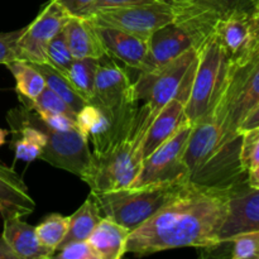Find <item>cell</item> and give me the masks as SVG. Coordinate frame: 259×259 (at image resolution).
Listing matches in <instances>:
<instances>
[{
    "label": "cell",
    "mask_w": 259,
    "mask_h": 259,
    "mask_svg": "<svg viewBox=\"0 0 259 259\" xmlns=\"http://www.w3.org/2000/svg\"><path fill=\"white\" fill-rule=\"evenodd\" d=\"M35 201L22 177L13 168L0 164V214L25 217L34 211Z\"/></svg>",
    "instance_id": "d6986e66"
},
{
    "label": "cell",
    "mask_w": 259,
    "mask_h": 259,
    "mask_svg": "<svg viewBox=\"0 0 259 259\" xmlns=\"http://www.w3.org/2000/svg\"><path fill=\"white\" fill-rule=\"evenodd\" d=\"M235 187L218 189L189 181L153 217L132 230L126 253L148 255L184 247L217 248Z\"/></svg>",
    "instance_id": "6da1fadb"
},
{
    "label": "cell",
    "mask_w": 259,
    "mask_h": 259,
    "mask_svg": "<svg viewBox=\"0 0 259 259\" xmlns=\"http://www.w3.org/2000/svg\"><path fill=\"white\" fill-rule=\"evenodd\" d=\"M98 66L99 60L75 58L67 70L63 72L76 93L88 103H90L94 98V86H95Z\"/></svg>",
    "instance_id": "d4e9b609"
},
{
    "label": "cell",
    "mask_w": 259,
    "mask_h": 259,
    "mask_svg": "<svg viewBox=\"0 0 259 259\" xmlns=\"http://www.w3.org/2000/svg\"><path fill=\"white\" fill-rule=\"evenodd\" d=\"M196 62L197 50L190 48L153 72H139L138 80L134 82L137 99L146 101L153 114L158 113L172 99L186 103Z\"/></svg>",
    "instance_id": "5b68a950"
},
{
    "label": "cell",
    "mask_w": 259,
    "mask_h": 259,
    "mask_svg": "<svg viewBox=\"0 0 259 259\" xmlns=\"http://www.w3.org/2000/svg\"><path fill=\"white\" fill-rule=\"evenodd\" d=\"M94 25L109 58L118 60L128 67L142 71L148 53L149 38L147 39L114 28Z\"/></svg>",
    "instance_id": "9a60e30c"
},
{
    "label": "cell",
    "mask_w": 259,
    "mask_h": 259,
    "mask_svg": "<svg viewBox=\"0 0 259 259\" xmlns=\"http://www.w3.org/2000/svg\"><path fill=\"white\" fill-rule=\"evenodd\" d=\"M172 8L175 22L184 28L199 50L214 29V22L205 10V0H163Z\"/></svg>",
    "instance_id": "ac0fdd59"
},
{
    "label": "cell",
    "mask_w": 259,
    "mask_h": 259,
    "mask_svg": "<svg viewBox=\"0 0 259 259\" xmlns=\"http://www.w3.org/2000/svg\"><path fill=\"white\" fill-rule=\"evenodd\" d=\"M86 19L96 25L114 28L148 39L157 29L174 23L175 15L167 3L157 2L136 7L98 10Z\"/></svg>",
    "instance_id": "9c48e42d"
},
{
    "label": "cell",
    "mask_w": 259,
    "mask_h": 259,
    "mask_svg": "<svg viewBox=\"0 0 259 259\" xmlns=\"http://www.w3.org/2000/svg\"><path fill=\"white\" fill-rule=\"evenodd\" d=\"M227 243L232 245V258L259 259V229L235 235Z\"/></svg>",
    "instance_id": "f546056e"
},
{
    "label": "cell",
    "mask_w": 259,
    "mask_h": 259,
    "mask_svg": "<svg viewBox=\"0 0 259 259\" xmlns=\"http://www.w3.org/2000/svg\"><path fill=\"white\" fill-rule=\"evenodd\" d=\"M20 103L23 106L33 111H51V113L63 114L68 118L73 119L76 121V113L71 109V106L63 100L61 96H58L55 91L51 90L50 88L46 86L45 90L40 93L34 100H24L20 99Z\"/></svg>",
    "instance_id": "83f0119b"
},
{
    "label": "cell",
    "mask_w": 259,
    "mask_h": 259,
    "mask_svg": "<svg viewBox=\"0 0 259 259\" xmlns=\"http://www.w3.org/2000/svg\"><path fill=\"white\" fill-rule=\"evenodd\" d=\"M46 55H47V62L52 65L53 67L57 68L58 71H61L62 73L72 63L75 57H73L70 48H68L63 30L51 40L47 47V51H46Z\"/></svg>",
    "instance_id": "4dcf8cb0"
},
{
    "label": "cell",
    "mask_w": 259,
    "mask_h": 259,
    "mask_svg": "<svg viewBox=\"0 0 259 259\" xmlns=\"http://www.w3.org/2000/svg\"><path fill=\"white\" fill-rule=\"evenodd\" d=\"M258 103L259 58L237 67L228 63L215 103L207 114L222 129L224 151L239 152L242 136L238 134V128Z\"/></svg>",
    "instance_id": "3957f363"
},
{
    "label": "cell",
    "mask_w": 259,
    "mask_h": 259,
    "mask_svg": "<svg viewBox=\"0 0 259 259\" xmlns=\"http://www.w3.org/2000/svg\"><path fill=\"white\" fill-rule=\"evenodd\" d=\"M33 65L42 73L43 78L46 81V86L50 88L52 91H55L58 96H61L76 114L88 104V101L83 100L76 93V90L72 88L67 77L61 71H58L57 68L53 67L50 63H33Z\"/></svg>",
    "instance_id": "484cf974"
},
{
    "label": "cell",
    "mask_w": 259,
    "mask_h": 259,
    "mask_svg": "<svg viewBox=\"0 0 259 259\" xmlns=\"http://www.w3.org/2000/svg\"><path fill=\"white\" fill-rule=\"evenodd\" d=\"M212 37L224 51L230 65L243 62L252 50L253 24L249 12H234L217 20Z\"/></svg>",
    "instance_id": "7c38bea8"
},
{
    "label": "cell",
    "mask_w": 259,
    "mask_h": 259,
    "mask_svg": "<svg viewBox=\"0 0 259 259\" xmlns=\"http://www.w3.org/2000/svg\"><path fill=\"white\" fill-rule=\"evenodd\" d=\"M56 252L53 257L57 259H100V255L89 240L68 243Z\"/></svg>",
    "instance_id": "d6a6232c"
},
{
    "label": "cell",
    "mask_w": 259,
    "mask_h": 259,
    "mask_svg": "<svg viewBox=\"0 0 259 259\" xmlns=\"http://www.w3.org/2000/svg\"><path fill=\"white\" fill-rule=\"evenodd\" d=\"M228 67V57L212 34L197 50V62L185 103V115L196 123L211 111Z\"/></svg>",
    "instance_id": "8992f818"
},
{
    "label": "cell",
    "mask_w": 259,
    "mask_h": 259,
    "mask_svg": "<svg viewBox=\"0 0 259 259\" xmlns=\"http://www.w3.org/2000/svg\"><path fill=\"white\" fill-rule=\"evenodd\" d=\"M24 32V28L8 33H0V63L8 65L15 60H19L18 40Z\"/></svg>",
    "instance_id": "836d02e7"
},
{
    "label": "cell",
    "mask_w": 259,
    "mask_h": 259,
    "mask_svg": "<svg viewBox=\"0 0 259 259\" xmlns=\"http://www.w3.org/2000/svg\"><path fill=\"white\" fill-rule=\"evenodd\" d=\"M70 225V217H63L61 214H51L35 227V233L45 247L57 250L62 240L65 239Z\"/></svg>",
    "instance_id": "4316f807"
},
{
    "label": "cell",
    "mask_w": 259,
    "mask_h": 259,
    "mask_svg": "<svg viewBox=\"0 0 259 259\" xmlns=\"http://www.w3.org/2000/svg\"><path fill=\"white\" fill-rule=\"evenodd\" d=\"M131 230L110 218L103 217L89 238V243L100 255V259H120L126 253Z\"/></svg>",
    "instance_id": "7402d4cb"
},
{
    "label": "cell",
    "mask_w": 259,
    "mask_h": 259,
    "mask_svg": "<svg viewBox=\"0 0 259 259\" xmlns=\"http://www.w3.org/2000/svg\"><path fill=\"white\" fill-rule=\"evenodd\" d=\"M8 134H9V131H7V129H2V128H0V147H2L3 144L5 143V141H7Z\"/></svg>",
    "instance_id": "b9f144b4"
},
{
    "label": "cell",
    "mask_w": 259,
    "mask_h": 259,
    "mask_svg": "<svg viewBox=\"0 0 259 259\" xmlns=\"http://www.w3.org/2000/svg\"><path fill=\"white\" fill-rule=\"evenodd\" d=\"M157 2H163V0H96L93 10H91V14L98 12V10H103V9L136 7V5L152 4V3H157ZM90 15H89V17H90Z\"/></svg>",
    "instance_id": "74e56055"
},
{
    "label": "cell",
    "mask_w": 259,
    "mask_h": 259,
    "mask_svg": "<svg viewBox=\"0 0 259 259\" xmlns=\"http://www.w3.org/2000/svg\"><path fill=\"white\" fill-rule=\"evenodd\" d=\"M7 66L15 78V90L19 99L34 100L46 89V81L42 73L34 67L32 62L15 60Z\"/></svg>",
    "instance_id": "cb8c5ba5"
},
{
    "label": "cell",
    "mask_w": 259,
    "mask_h": 259,
    "mask_svg": "<svg viewBox=\"0 0 259 259\" xmlns=\"http://www.w3.org/2000/svg\"><path fill=\"white\" fill-rule=\"evenodd\" d=\"M0 259H19L18 255L10 249L7 242L3 239V237H0Z\"/></svg>",
    "instance_id": "ab89813d"
},
{
    "label": "cell",
    "mask_w": 259,
    "mask_h": 259,
    "mask_svg": "<svg viewBox=\"0 0 259 259\" xmlns=\"http://www.w3.org/2000/svg\"><path fill=\"white\" fill-rule=\"evenodd\" d=\"M63 34L75 58L100 60L106 56L95 25L86 18L71 17L63 28Z\"/></svg>",
    "instance_id": "44dd1931"
},
{
    "label": "cell",
    "mask_w": 259,
    "mask_h": 259,
    "mask_svg": "<svg viewBox=\"0 0 259 259\" xmlns=\"http://www.w3.org/2000/svg\"><path fill=\"white\" fill-rule=\"evenodd\" d=\"M22 217H7L3 225V239L19 259H50L53 258L55 250L45 247L39 242L35 227L20 219Z\"/></svg>",
    "instance_id": "e0dca14e"
},
{
    "label": "cell",
    "mask_w": 259,
    "mask_h": 259,
    "mask_svg": "<svg viewBox=\"0 0 259 259\" xmlns=\"http://www.w3.org/2000/svg\"><path fill=\"white\" fill-rule=\"evenodd\" d=\"M72 15L68 14L57 2L51 0L28 27L18 40L19 60L32 63H48L47 51L51 40L60 34Z\"/></svg>",
    "instance_id": "8fae6325"
},
{
    "label": "cell",
    "mask_w": 259,
    "mask_h": 259,
    "mask_svg": "<svg viewBox=\"0 0 259 259\" xmlns=\"http://www.w3.org/2000/svg\"><path fill=\"white\" fill-rule=\"evenodd\" d=\"M250 17H252L253 35H254L252 50H250L249 55L247 56V58H245L243 62L238 63V65H230V63L228 62L229 63V66H234V67H237V66H242L244 65V63L249 62V61L257 60V58H259V0H254V3H253V9H252V13H250Z\"/></svg>",
    "instance_id": "8d00e7d4"
},
{
    "label": "cell",
    "mask_w": 259,
    "mask_h": 259,
    "mask_svg": "<svg viewBox=\"0 0 259 259\" xmlns=\"http://www.w3.org/2000/svg\"><path fill=\"white\" fill-rule=\"evenodd\" d=\"M20 111L25 120L45 132L47 137V143L39 159H43L57 168L71 172L83 181L90 171L93 152L89 148V141L80 133V131H52L40 120L35 111L29 110L23 105L20 106Z\"/></svg>",
    "instance_id": "ba28073f"
},
{
    "label": "cell",
    "mask_w": 259,
    "mask_h": 259,
    "mask_svg": "<svg viewBox=\"0 0 259 259\" xmlns=\"http://www.w3.org/2000/svg\"><path fill=\"white\" fill-rule=\"evenodd\" d=\"M134 82H132L124 68L119 67L108 56L99 60L95 76L94 98L90 103L96 104L110 114L119 129H126L137 114Z\"/></svg>",
    "instance_id": "52a82bcc"
},
{
    "label": "cell",
    "mask_w": 259,
    "mask_h": 259,
    "mask_svg": "<svg viewBox=\"0 0 259 259\" xmlns=\"http://www.w3.org/2000/svg\"><path fill=\"white\" fill-rule=\"evenodd\" d=\"M259 229V187L239 185L233 190L228 204V217L219 233V243L224 244L235 235ZM219 244V245H220Z\"/></svg>",
    "instance_id": "4fadbf2b"
},
{
    "label": "cell",
    "mask_w": 259,
    "mask_h": 259,
    "mask_svg": "<svg viewBox=\"0 0 259 259\" xmlns=\"http://www.w3.org/2000/svg\"><path fill=\"white\" fill-rule=\"evenodd\" d=\"M247 184L249 187H253V189H258L259 187V167L255 168L254 171L249 172L247 175Z\"/></svg>",
    "instance_id": "60d3db41"
},
{
    "label": "cell",
    "mask_w": 259,
    "mask_h": 259,
    "mask_svg": "<svg viewBox=\"0 0 259 259\" xmlns=\"http://www.w3.org/2000/svg\"><path fill=\"white\" fill-rule=\"evenodd\" d=\"M76 125L89 143L93 144V152H99L111 142L120 138L132 124L126 129L116 128L110 114L105 109L94 103H88L76 114Z\"/></svg>",
    "instance_id": "2e32d148"
},
{
    "label": "cell",
    "mask_w": 259,
    "mask_h": 259,
    "mask_svg": "<svg viewBox=\"0 0 259 259\" xmlns=\"http://www.w3.org/2000/svg\"><path fill=\"white\" fill-rule=\"evenodd\" d=\"M101 219H103V215H101L100 207L95 197L90 194L85 202L70 217L68 232L57 249L68 243L88 240Z\"/></svg>",
    "instance_id": "603a6c76"
},
{
    "label": "cell",
    "mask_w": 259,
    "mask_h": 259,
    "mask_svg": "<svg viewBox=\"0 0 259 259\" xmlns=\"http://www.w3.org/2000/svg\"><path fill=\"white\" fill-rule=\"evenodd\" d=\"M187 182V179H180L113 191H91L90 194L95 197L103 217L110 218L132 232L176 196Z\"/></svg>",
    "instance_id": "277c9868"
},
{
    "label": "cell",
    "mask_w": 259,
    "mask_h": 259,
    "mask_svg": "<svg viewBox=\"0 0 259 259\" xmlns=\"http://www.w3.org/2000/svg\"><path fill=\"white\" fill-rule=\"evenodd\" d=\"M253 3L254 0H205V10L215 24L218 19L230 13H252Z\"/></svg>",
    "instance_id": "1f68e13d"
},
{
    "label": "cell",
    "mask_w": 259,
    "mask_h": 259,
    "mask_svg": "<svg viewBox=\"0 0 259 259\" xmlns=\"http://www.w3.org/2000/svg\"><path fill=\"white\" fill-rule=\"evenodd\" d=\"M185 103L172 99L152 119L143 142V157H148L159 146L168 141L186 121Z\"/></svg>",
    "instance_id": "ffe728a7"
},
{
    "label": "cell",
    "mask_w": 259,
    "mask_h": 259,
    "mask_svg": "<svg viewBox=\"0 0 259 259\" xmlns=\"http://www.w3.org/2000/svg\"><path fill=\"white\" fill-rule=\"evenodd\" d=\"M190 48L195 47L189 33L176 23H169L149 37L146 63L139 72H153L176 60Z\"/></svg>",
    "instance_id": "5bb4252c"
},
{
    "label": "cell",
    "mask_w": 259,
    "mask_h": 259,
    "mask_svg": "<svg viewBox=\"0 0 259 259\" xmlns=\"http://www.w3.org/2000/svg\"><path fill=\"white\" fill-rule=\"evenodd\" d=\"M156 114L144 104L128 131L99 152H93L90 171L83 181L93 192L125 189L134 182L143 163V142Z\"/></svg>",
    "instance_id": "7a4b0ae2"
},
{
    "label": "cell",
    "mask_w": 259,
    "mask_h": 259,
    "mask_svg": "<svg viewBox=\"0 0 259 259\" xmlns=\"http://www.w3.org/2000/svg\"><path fill=\"white\" fill-rule=\"evenodd\" d=\"M191 129L192 123L186 120L175 136L146 157L138 176L129 187H141L187 179V172L184 164V153Z\"/></svg>",
    "instance_id": "30bf717a"
},
{
    "label": "cell",
    "mask_w": 259,
    "mask_h": 259,
    "mask_svg": "<svg viewBox=\"0 0 259 259\" xmlns=\"http://www.w3.org/2000/svg\"><path fill=\"white\" fill-rule=\"evenodd\" d=\"M72 17L88 18L96 0H55Z\"/></svg>",
    "instance_id": "d590c367"
},
{
    "label": "cell",
    "mask_w": 259,
    "mask_h": 259,
    "mask_svg": "<svg viewBox=\"0 0 259 259\" xmlns=\"http://www.w3.org/2000/svg\"><path fill=\"white\" fill-rule=\"evenodd\" d=\"M255 126H259V103L257 104L254 109L245 116L244 120L242 121V124L238 128V134L242 136V133L249 131V129L255 128Z\"/></svg>",
    "instance_id": "f35d334b"
},
{
    "label": "cell",
    "mask_w": 259,
    "mask_h": 259,
    "mask_svg": "<svg viewBox=\"0 0 259 259\" xmlns=\"http://www.w3.org/2000/svg\"><path fill=\"white\" fill-rule=\"evenodd\" d=\"M40 120L46 124L50 129L57 132H67L72 129H77L76 121L63 114L51 113V111H35Z\"/></svg>",
    "instance_id": "e575fe53"
},
{
    "label": "cell",
    "mask_w": 259,
    "mask_h": 259,
    "mask_svg": "<svg viewBox=\"0 0 259 259\" xmlns=\"http://www.w3.org/2000/svg\"><path fill=\"white\" fill-rule=\"evenodd\" d=\"M239 159L247 175L259 167V126L242 133Z\"/></svg>",
    "instance_id": "f1b7e54d"
}]
</instances>
